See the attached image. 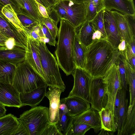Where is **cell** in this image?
<instances>
[{"label":"cell","instance_id":"f1b7e54d","mask_svg":"<svg viewBox=\"0 0 135 135\" xmlns=\"http://www.w3.org/2000/svg\"><path fill=\"white\" fill-rule=\"evenodd\" d=\"M117 135H135V105L129 113L119 133Z\"/></svg>","mask_w":135,"mask_h":135},{"label":"cell","instance_id":"603a6c76","mask_svg":"<svg viewBox=\"0 0 135 135\" xmlns=\"http://www.w3.org/2000/svg\"><path fill=\"white\" fill-rule=\"evenodd\" d=\"M128 84L129 85L130 103L128 108L127 113L131 111L135 105V68H133L123 57Z\"/></svg>","mask_w":135,"mask_h":135},{"label":"cell","instance_id":"1f68e13d","mask_svg":"<svg viewBox=\"0 0 135 135\" xmlns=\"http://www.w3.org/2000/svg\"><path fill=\"white\" fill-rule=\"evenodd\" d=\"M17 15L24 30L28 36L32 29L40 24L39 22L31 18L27 13H21Z\"/></svg>","mask_w":135,"mask_h":135},{"label":"cell","instance_id":"8992f818","mask_svg":"<svg viewBox=\"0 0 135 135\" xmlns=\"http://www.w3.org/2000/svg\"><path fill=\"white\" fill-rule=\"evenodd\" d=\"M103 78L107 96V101L105 107L110 110L113 119L114 107L116 94L118 90L122 88L118 67L116 63L112 65Z\"/></svg>","mask_w":135,"mask_h":135},{"label":"cell","instance_id":"d590c367","mask_svg":"<svg viewBox=\"0 0 135 135\" xmlns=\"http://www.w3.org/2000/svg\"><path fill=\"white\" fill-rule=\"evenodd\" d=\"M41 22L47 27L52 37L56 39L58 31L57 27L58 22L50 17L48 18H43Z\"/></svg>","mask_w":135,"mask_h":135},{"label":"cell","instance_id":"60d3db41","mask_svg":"<svg viewBox=\"0 0 135 135\" xmlns=\"http://www.w3.org/2000/svg\"><path fill=\"white\" fill-rule=\"evenodd\" d=\"M56 123H50L45 128L41 135H63L57 128Z\"/></svg>","mask_w":135,"mask_h":135},{"label":"cell","instance_id":"d6986e66","mask_svg":"<svg viewBox=\"0 0 135 135\" xmlns=\"http://www.w3.org/2000/svg\"><path fill=\"white\" fill-rule=\"evenodd\" d=\"M26 49L15 46L12 49H0V60L16 65L25 60Z\"/></svg>","mask_w":135,"mask_h":135},{"label":"cell","instance_id":"52a82bcc","mask_svg":"<svg viewBox=\"0 0 135 135\" xmlns=\"http://www.w3.org/2000/svg\"><path fill=\"white\" fill-rule=\"evenodd\" d=\"M72 75L74 84L68 97L77 96L90 103V90L92 78L84 69L77 67Z\"/></svg>","mask_w":135,"mask_h":135},{"label":"cell","instance_id":"f6af8a7d","mask_svg":"<svg viewBox=\"0 0 135 135\" xmlns=\"http://www.w3.org/2000/svg\"><path fill=\"white\" fill-rule=\"evenodd\" d=\"M126 42L125 41L122 39L121 42L119 44L118 50L120 55L124 57L126 49Z\"/></svg>","mask_w":135,"mask_h":135},{"label":"cell","instance_id":"7bdbcfd3","mask_svg":"<svg viewBox=\"0 0 135 135\" xmlns=\"http://www.w3.org/2000/svg\"><path fill=\"white\" fill-rule=\"evenodd\" d=\"M95 6L97 13L105 9V0H93Z\"/></svg>","mask_w":135,"mask_h":135},{"label":"cell","instance_id":"4dcf8cb0","mask_svg":"<svg viewBox=\"0 0 135 135\" xmlns=\"http://www.w3.org/2000/svg\"><path fill=\"white\" fill-rule=\"evenodd\" d=\"M1 12L2 14L16 28L25 31L11 5H5L2 8Z\"/></svg>","mask_w":135,"mask_h":135},{"label":"cell","instance_id":"91938a15","mask_svg":"<svg viewBox=\"0 0 135 135\" xmlns=\"http://www.w3.org/2000/svg\"><path fill=\"white\" fill-rule=\"evenodd\" d=\"M7 49L6 46L0 45V49Z\"/></svg>","mask_w":135,"mask_h":135},{"label":"cell","instance_id":"6125c7cd","mask_svg":"<svg viewBox=\"0 0 135 135\" xmlns=\"http://www.w3.org/2000/svg\"><path fill=\"white\" fill-rule=\"evenodd\" d=\"M56 1H57V0H56Z\"/></svg>","mask_w":135,"mask_h":135},{"label":"cell","instance_id":"6f0895ef","mask_svg":"<svg viewBox=\"0 0 135 135\" xmlns=\"http://www.w3.org/2000/svg\"><path fill=\"white\" fill-rule=\"evenodd\" d=\"M2 1L4 4L6 5L7 4H11V5L12 4V3L11 0H0Z\"/></svg>","mask_w":135,"mask_h":135},{"label":"cell","instance_id":"836d02e7","mask_svg":"<svg viewBox=\"0 0 135 135\" xmlns=\"http://www.w3.org/2000/svg\"><path fill=\"white\" fill-rule=\"evenodd\" d=\"M104 10H101L98 13L91 22L95 30L100 31L102 35L103 38L107 39L103 20Z\"/></svg>","mask_w":135,"mask_h":135},{"label":"cell","instance_id":"4316f807","mask_svg":"<svg viewBox=\"0 0 135 135\" xmlns=\"http://www.w3.org/2000/svg\"><path fill=\"white\" fill-rule=\"evenodd\" d=\"M120 100L118 113L117 134L120 132L127 117L128 100L126 98V90L122 88L120 90Z\"/></svg>","mask_w":135,"mask_h":135},{"label":"cell","instance_id":"30bf717a","mask_svg":"<svg viewBox=\"0 0 135 135\" xmlns=\"http://www.w3.org/2000/svg\"><path fill=\"white\" fill-rule=\"evenodd\" d=\"M91 107L99 112L105 107L107 101L103 78H92L90 90Z\"/></svg>","mask_w":135,"mask_h":135},{"label":"cell","instance_id":"ac0fdd59","mask_svg":"<svg viewBox=\"0 0 135 135\" xmlns=\"http://www.w3.org/2000/svg\"><path fill=\"white\" fill-rule=\"evenodd\" d=\"M47 85L27 93H20L22 106L28 105L33 107L39 104L45 96Z\"/></svg>","mask_w":135,"mask_h":135},{"label":"cell","instance_id":"ffe728a7","mask_svg":"<svg viewBox=\"0 0 135 135\" xmlns=\"http://www.w3.org/2000/svg\"><path fill=\"white\" fill-rule=\"evenodd\" d=\"M105 9L115 10L123 14L135 15V8L133 1L129 0H105Z\"/></svg>","mask_w":135,"mask_h":135},{"label":"cell","instance_id":"f907efd6","mask_svg":"<svg viewBox=\"0 0 135 135\" xmlns=\"http://www.w3.org/2000/svg\"><path fill=\"white\" fill-rule=\"evenodd\" d=\"M126 60L131 65L135 68V56H133L128 60Z\"/></svg>","mask_w":135,"mask_h":135},{"label":"cell","instance_id":"9a60e30c","mask_svg":"<svg viewBox=\"0 0 135 135\" xmlns=\"http://www.w3.org/2000/svg\"><path fill=\"white\" fill-rule=\"evenodd\" d=\"M62 91L59 88L50 86L45 96L49 101V117L50 122L56 124L59 119L60 96Z\"/></svg>","mask_w":135,"mask_h":135},{"label":"cell","instance_id":"5b68a950","mask_svg":"<svg viewBox=\"0 0 135 135\" xmlns=\"http://www.w3.org/2000/svg\"><path fill=\"white\" fill-rule=\"evenodd\" d=\"M18 119L25 126L30 135H41L50 123L49 108L41 106L32 107L23 112Z\"/></svg>","mask_w":135,"mask_h":135},{"label":"cell","instance_id":"8d00e7d4","mask_svg":"<svg viewBox=\"0 0 135 135\" xmlns=\"http://www.w3.org/2000/svg\"><path fill=\"white\" fill-rule=\"evenodd\" d=\"M97 13L93 0H88L86 3V21H91Z\"/></svg>","mask_w":135,"mask_h":135},{"label":"cell","instance_id":"277c9868","mask_svg":"<svg viewBox=\"0 0 135 135\" xmlns=\"http://www.w3.org/2000/svg\"><path fill=\"white\" fill-rule=\"evenodd\" d=\"M12 85L20 93H22L47 84L25 60L16 65Z\"/></svg>","mask_w":135,"mask_h":135},{"label":"cell","instance_id":"f546056e","mask_svg":"<svg viewBox=\"0 0 135 135\" xmlns=\"http://www.w3.org/2000/svg\"><path fill=\"white\" fill-rule=\"evenodd\" d=\"M26 13L31 18L39 23H41L43 17L40 14L36 0H21Z\"/></svg>","mask_w":135,"mask_h":135},{"label":"cell","instance_id":"9c48e42d","mask_svg":"<svg viewBox=\"0 0 135 135\" xmlns=\"http://www.w3.org/2000/svg\"><path fill=\"white\" fill-rule=\"evenodd\" d=\"M66 10L68 21L76 29L86 21V3L65 0L58 1Z\"/></svg>","mask_w":135,"mask_h":135},{"label":"cell","instance_id":"b9f144b4","mask_svg":"<svg viewBox=\"0 0 135 135\" xmlns=\"http://www.w3.org/2000/svg\"><path fill=\"white\" fill-rule=\"evenodd\" d=\"M19 121V124L14 135H30L25 126L21 122Z\"/></svg>","mask_w":135,"mask_h":135},{"label":"cell","instance_id":"f35d334b","mask_svg":"<svg viewBox=\"0 0 135 135\" xmlns=\"http://www.w3.org/2000/svg\"><path fill=\"white\" fill-rule=\"evenodd\" d=\"M120 100V90H118L116 94L115 100L113 110V120L115 129L117 130L118 123V113Z\"/></svg>","mask_w":135,"mask_h":135},{"label":"cell","instance_id":"6da1fadb","mask_svg":"<svg viewBox=\"0 0 135 135\" xmlns=\"http://www.w3.org/2000/svg\"><path fill=\"white\" fill-rule=\"evenodd\" d=\"M120 55L106 39L94 40L86 48L85 70L92 78H103Z\"/></svg>","mask_w":135,"mask_h":135},{"label":"cell","instance_id":"db71d44e","mask_svg":"<svg viewBox=\"0 0 135 135\" xmlns=\"http://www.w3.org/2000/svg\"><path fill=\"white\" fill-rule=\"evenodd\" d=\"M17 3L18 6L25 10V8L21 0H14Z\"/></svg>","mask_w":135,"mask_h":135},{"label":"cell","instance_id":"816d5d0a","mask_svg":"<svg viewBox=\"0 0 135 135\" xmlns=\"http://www.w3.org/2000/svg\"><path fill=\"white\" fill-rule=\"evenodd\" d=\"M100 133L98 135H113L114 132H109L103 129H101L100 130Z\"/></svg>","mask_w":135,"mask_h":135},{"label":"cell","instance_id":"ba28073f","mask_svg":"<svg viewBox=\"0 0 135 135\" xmlns=\"http://www.w3.org/2000/svg\"><path fill=\"white\" fill-rule=\"evenodd\" d=\"M122 38L130 45L135 41V15L124 14L117 11H111Z\"/></svg>","mask_w":135,"mask_h":135},{"label":"cell","instance_id":"7402d4cb","mask_svg":"<svg viewBox=\"0 0 135 135\" xmlns=\"http://www.w3.org/2000/svg\"><path fill=\"white\" fill-rule=\"evenodd\" d=\"M59 119L56 125L57 128L65 135L69 128L73 123L74 117L69 113L66 105L60 102Z\"/></svg>","mask_w":135,"mask_h":135},{"label":"cell","instance_id":"f5cc1de1","mask_svg":"<svg viewBox=\"0 0 135 135\" xmlns=\"http://www.w3.org/2000/svg\"><path fill=\"white\" fill-rule=\"evenodd\" d=\"M46 1L49 6L51 9L53 6L58 2L56 0H46Z\"/></svg>","mask_w":135,"mask_h":135},{"label":"cell","instance_id":"4fadbf2b","mask_svg":"<svg viewBox=\"0 0 135 135\" xmlns=\"http://www.w3.org/2000/svg\"><path fill=\"white\" fill-rule=\"evenodd\" d=\"M20 95L12 84L0 83V104L5 107L20 108L22 106Z\"/></svg>","mask_w":135,"mask_h":135},{"label":"cell","instance_id":"7a4b0ae2","mask_svg":"<svg viewBox=\"0 0 135 135\" xmlns=\"http://www.w3.org/2000/svg\"><path fill=\"white\" fill-rule=\"evenodd\" d=\"M60 21L55 54L59 67L68 76L73 74L76 67L73 47L76 29L66 20Z\"/></svg>","mask_w":135,"mask_h":135},{"label":"cell","instance_id":"8fae6325","mask_svg":"<svg viewBox=\"0 0 135 135\" xmlns=\"http://www.w3.org/2000/svg\"><path fill=\"white\" fill-rule=\"evenodd\" d=\"M0 31L8 38H13L15 41V46L26 49L28 36L27 32L17 28L0 15Z\"/></svg>","mask_w":135,"mask_h":135},{"label":"cell","instance_id":"44dd1931","mask_svg":"<svg viewBox=\"0 0 135 135\" xmlns=\"http://www.w3.org/2000/svg\"><path fill=\"white\" fill-rule=\"evenodd\" d=\"M19 124L18 118L11 114L0 117V135H14Z\"/></svg>","mask_w":135,"mask_h":135},{"label":"cell","instance_id":"681fc988","mask_svg":"<svg viewBox=\"0 0 135 135\" xmlns=\"http://www.w3.org/2000/svg\"><path fill=\"white\" fill-rule=\"evenodd\" d=\"M6 112L5 107L0 104V117L5 115Z\"/></svg>","mask_w":135,"mask_h":135},{"label":"cell","instance_id":"c3c4849f","mask_svg":"<svg viewBox=\"0 0 135 135\" xmlns=\"http://www.w3.org/2000/svg\"><path fill=\"white\" fill-rule=\"evenodd\" d=\"M101 38H103L101 32L98 30H95L93 34L92 37L93 41L99 40Z\"/></svg>","mask_w":135,"mask_h":135},{"label":"cell","instance_id":"94428289","mask_svg":"<svg viewBox=\"0 0 135 135\" xmlns=\"http://www.w3.org/2000/svg\"><path fill=\"white\" fill-rule=\"evenodd\" d=\"M129 0V1H133V0Z\"/></svg>","mask_w":135,"mask_h":135},{"label":"cell","instance_id":"cb8c5ba5","mask_svg":"<svg viewBox=\"0 0 135 135\" xmlns=\"http://www.w3.org/2000/svg\"><path fill=\"white\" fill-rule=\"evenodd\" d=\"M79 27L78 33H77L78 37L80 42L86 48L93 41L92 37L95 30L91 22L87 21Z\"/></svg>","mask_w":135,"mask_h":135},{"label":"cell","instance_id":"2e32d148","mask_svg":"<svg viewBox=\"0 0 135 135\" xmlns=\"http://www.w3.org/2000/svg\"><path fill=\"white\" fill-rule=\"evenodd\" d=\"M73 123H81L89 125L96 133L101 129V120L98 112L91 107L74 117Z\"/></svg>","mask_w":135,"mask_h":135},{"label":"cell","instance_id":"83f0119b","mask_svg":"<svg viewBox=\"0 0 135 135\" xmlns=\"http://www.w3.org/2000/svg\"><path fill=\"white\" fill-rule=\"evenodd\" d=\"M98 112L101 120V129L114 133L115 132L113 117L110 110L104 107Z\"/></svg>","mask_w":135,"mask_h":135},{"label":"cell","instance_id":"ab89813d","mask_svg":"<svg viewBox=\"0 0 135 135\" xmlns=\"http://www.w3.org/2000/svg\"><path fill=\"white\" fill-rule=\"evenodd\" d=\"M51 10L55 13L59 21L61 19L68 20V16L66 10L59 4L58 2L53 6Z\"/></svg>","mask_w":135,"mask_h":135},{"label":"cell","instance_id":"7dc6e473","mask_svg":"<svg viewBox=\"0 0 135 135\" xmlns=\"http://www.w3.org/2000/svg\"><path fill=\"white\" fill-rule=\"evenodd\" d=\"M39 3L44 6L47 9L48 13L50 12L51 8L46 0H36Z\"/></svg>","mask_w":135,"mask_h":135},{"label":"cell","instance_id":"680465c9","mask_svg":"<svg viewBox=\"0 0 135 135\" xmlns=\"http://www.w3.org/2000/svg\"><path fill=\"white\" fill-rule=\"evenodd\" d=\"M5 42L0 39V45L6 46L5 45Z\"/></svg>","mask_w":135,"mask_h":135},{"label":"cell","instance_id":"9f6ffc18","mask_svg":"<svg viewBox=\"0 0 135 135\" xmlns=\"http://www.w3.org/2000/svg\"><path fill=\"white\" fill-rule=\"evenodd\" d=\"M62 0H57L58 1H59ZM70 1L73 2L78 3H84L87 2L88 0H65Z\"/></svg>","mask_w":135,"mask_h":135},{"label":"cell","instance_id":"3957f363","mask_svg":"<svg viewBox=\"0 0 135 135\" xmlns=\"http://www.w3.org/2000/svg\"><path fill=\"white\" fill-rule=\"evenodd\" d=\"M38 48L44 81L48 86L58 87L64 92L66 86L56 57L49 50L44 42L39 40Z\"/></svg>","mask_w":135,"mask_h":135},{"label":"cell","instance_id":"e575fe53","mask_svg":"<svg viewBox=\"0 0 135 135\" xmlns=\"http://www.w3.org/2000/svg\"><path fill=\"white\" fill-rule=\"evenodd\" d=\"M121 79L122 88L126 91L127 90V83L123 57L120 55L117 63Z\"/></svg>","mask_w":135,"mask_h":135},{"label":"cell","instance_id":"d4e9b609","mask_svg":"<svg viewBox=\"0 0 135 135\" xmlns=\"http://www.w3.org/2000/svg\"><path fill=\"white\" fill-rule=\"evenodd\" d=\"M86 48L79 41L76 32L73 47L74 62L76 67L84 70L86 63Z\"/></svg>","mask_w":135,"mask_h":135},{"label":"cell","instance_id":"484cf974","mask_svg":"<svg viewBox=\"0 0 135 135\" xmlns=\"http://www.w3.org/2000/svg\"><path fill=\"white\" fill-rule=\"evenodd\" d=\"M16 65L0 60V83L12 84Z\"/></svg>","mask_w":135,"mask_h":135},{"label":"cell","instance_id":"7c38bea8","mask_svg":"<svg viewBox=\"0 0 135 135\" xmlns=\"http://www.w3.org/2000/svg\"><path fill=\"white\" fill-rule=\"evenodd\" d=\"M104 27L107 36V40L110 43L113 48L118 50V47L122 38L111 11L105 9L103 11Z\"/></svg>","mask_w":135,"mask_h":135},{"label":"cell","instance_id":"11a10c76","mask_svg":"<svg viewBox=\"0 0 135 135\" xmlns=\"http://www.w3.org/2000/svg\"><path fill=\"white\" fill-rule=\"evenodd\" d=\"M9 38L0 31V39L6 42Z\"/></svg>","mask_w":135,"mask_h":135},{"label":"cell","instance_id":"5bb4252c","mask_svg":"<svg viewBox=\"0 0 135 135\" xmlns=\"http://www.w3.org/2000/svg\"><path fill=\"white\" fill-rule=\"evenodd\" d=\"M38 42L39 40L28 36L25 60L43 79L44 75L41 65L38 48Z\"/></svg>","mask_w":135,"mask_h":135},{"label":"cell","instance_id":"bcb514c9","mask_svg":"<svg viewBox=\"0 0 135 135\" xmlns=\"http://www.w3.org/2000/svg\"><path fill=\"white\" fill-rule=\"evenodd\" d=\"M5 45L7 49H12L16 45L14 39L12 38H9L5 42Z\"/></svg>","mask_w":135,"mask_h":135},{"label":"cell","instance_id":"ee69618b","mask_svg":"<svg viewBox=\"0 0 135 135\" xmlns=\"http://www.w3.org/2000/svg\"><path fill=\"white\" fill-rule=\"evenodd\" d=\"M39 12L43 18H49V16L46 9L43 5L37 3Z\"/></svg>","mask_w":135,"mask_h":135},{"label":"cell","instance_id":"d6a6232c","mask_svg":"<svg viewBox=\"0 0 135 135\" xmlns=\"http://www.w3.org/2000/svg\"><path fill=\"white\" fill-rule=\"evenodd\" d=\"M91 128H92L91 127L85 124L73 123L65 135H84Z\"/></svg>","mask_w":135,"mask_h":135},{"label":"cell","instance_id":"74e56055","mask_svg":"<svg viewBox=\"0 0 135 135\" xmlns=\"http://www.w3.org/2000/svg\"><path fill=\"white\" fill-rule=\"evenodd\" d=\"M40 23L44 35V42L51 45L55 46L56 43V39L52 37L46 25L42 22Z\"/></svg>","mask_w":135,"mask_h":135},{"label":"cell","instance_id":"e0dca14e","mask_svg":"<svg viewBox=\"0 0 135 135\" xmlns=\"http://www.w3.org/2000/svg\"><path fill=\"white\" fill-rule=\"evenodd\" d=\"M60 102L66 105L69 113L73 117L81 114L90 108L89 102L75 96L61 99H60Z\"/></svg>","mask_w":135,"mask_h":135}]
</instances>
